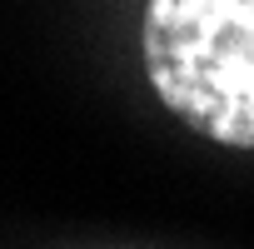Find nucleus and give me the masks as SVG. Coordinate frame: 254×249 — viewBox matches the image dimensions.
<instances>
[{
  "label": "nucleus",
  "mask_w": 254,
  "mask_h": 249,
  "mask_svg": "<svg viewBox=\"0 0 254 249\" xmlns=\"http://www.w3.org/2000/svg\"><path fill=\"white\" fill-rule=\"evenodd\" d=\"M145 70L194 135L254 150V0H150Z\"/></svg>",
  "instance_id": "obj_1"
}]
</instances>
